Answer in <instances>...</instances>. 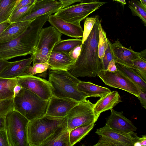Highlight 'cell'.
<instances>
[{
	"label": "cell",
	"instance_id": "6da1fadb",
	"mask_svg": "<svg viewBox=\"0 0 146 146\" xmlns=\"http://www.w3.org/2000/svg\"><path fill=\"white\" fill-rule=\"evenodd\" d=\"M96 21L88 36L82 44L80 53L75 62L67 69L76 77H96L102 69L98 54V25L101 21L96 15Z\"/></svg>",
	"mask_w": 146,
	"mask_h": 146
},
{
	"label": "cell",
	"instance_id": "7a4b0ae2",
	"mask_svg": "<svg viewBox=\"0 0 146 146\" xmlns=\"http://www.w3.org/2000/svg\"><path fill=\"white\" fill-rule=\"evenodd\" d=\"M50 15H46L36 17L20 36L8 42L0 43V59L7 60L33 54L40 31Z\"/></svg>",
	"mask_w": 146,
	"mask_h": 146
},
{
	"label": "cell",
	"instance_id": "3957f363",
	"mask_svg": "<svg viewBox=\"0 0 146 146\" xmlns=\"http://www.w3.org/2000/svg\"><path fill=\"white\" fill-rule=\"evenodd\" d=\"M48 81L51 86L52 96L68 98L80 102L88 96L79 91L78 85L81 81L68 70L48 69Z\"/></svg>",
	"mask_w": 146,
	"mask_h": 146
},
{
	"label": "cell",
	"instance_id": "277c9868",
	"mask_svg": "<svg viewBox=\"0 0 146 146\" xmlns=\"http://www.w3.org/2000/svg\"><path fill=\"white\" fill-rule=\"evenodd\" d=\"M49 100H43L31 91L22 88L13 98V110L30 121L45 115Z\"/></svg>",
	"mask_w": 146,
	"mask_h": 146
},
{
	"label": "cell",
	"instance_id": "5b68a950",
	"mask_svg": "<svg viewBox=\"0 0 146 146\" xmlns=\"http://www.w3.org/2000/svg\"><path fill=\"white\" fill-rule=\"evenodd\" d=\"M66 120V117L45 115L29 121L27 127L29 146H40Z\"/></svg>",
	"mask_w": 146,
	"mask_h": 146
},
{
	"label": "cell",
	"instance_id": "8992f818",
	"mask_svg": "<svg viewBox=\"0 0 146 146\" xmlns=\"http://www.w3.org/2000/svg\"><path fill=\"white\" fill-rule=\"evenodd\" d=\"M29 121L14 110L5 116V130L9 146H29L27 127Z\"/></svg>",
	"mask_w": 146,
	"mask_h": 146
},
{
	"label": "cell",
	"instance_id": "52a82bcc",
	"mask_svg": "<svg viewBox=\"0 0 146 146\" xmlns=\"http://www.w3.org/2000/svg\"><path fill=\"white\" fill-rule=\"evenodd\" d=\"M62 35L52 26L42 29L35 52L31 55L33 65L48 61L55 44L61 40Z\"/></svg>",
	"mask_w": 146,
	"mask_h": 146
},
{
	"label": "cell",
	"instance_id": "ba28073f",
	"mask_svg": "<svg viewBox=\"0 0 146 146\" xmlns=\"http://www.w3.org/2000/svg\"><path fill=\"white\" fill-rule=\"evenodd\" d=\"M94 104L86 100L79 102L70 110L66 116L69 132L81 125L95 123L98 118L94 113Z\"/></svg>",
	"mask_w": 146,
	"mask_h": 146
},
{
	"label": "cell",
	"instance_id": "9c48e42d",
	"mask_svg": "<svg viewBox=\"0 0 146 146\" xmlns=\"http://www.w3.org/2000/svg\"><path fill=\"white\" fill-rule=\"evenodd\" d=\"M106 3L98 1L90 3H80L61 8L54 15L68 22L80 24L81 21Z\"/></svg>",
	"mask_w": 146,
	"mask_h": 146
},
{
	"label": "cell",
	"instance_id": "30bf717a",
	"mask_svg": "<svg viewBox=\"0 0 146 146\" xmlns=\"http://www.w3.org/2000/svg\"><path fill=\"white\" fill-rule=\"evenodd\" d=\"M98 76L106 85L124 90L138 97L141 89L119 70L114 72L101 69Z\"/></svg>",
	"mask_w": 146,
	"mask_h": 146
},
{
	"label": "cell",
	"instance_id": "8fae6325",
	"mask_svg": "<svg viewBox=\"0 0 146 146\" xmlns=\"http://www.w3.org/2000/svg\"><path fill=\"white\" fill-rule=\"evenodd\" d=\"M18 84L23 88L36 94L44 100H49L52 96L51 86L48 81L35 75L26 74L17 78Z\"/></svg>",
	"mask_w": 146,
	"mask_h": 146
},
{
	"label": "cell",
	"instance_id": "7c38bea8",
	"mask_svg": "<svg viewBox=\"0 0 146 146\" xmlns=\"http://www.w3.org/2000/svg\"><path fill=\"white\" fill-rule=\"evenodd\" d=\"M79 102L68 98H59L52 96L45 115L65 117L70 110Z\"/></svg>",
	"mask_w": 146,
	"mask_h": 146
},
{
	"label": "cell",
	"instance_id": "4fadbf2b",
	"mask_svg": "<svg viewBox=\"0 0 146 146\" xmlns=\"http://www.w3.org/2000/svg\"><path fill=\"white\" fill-rule=\"evenodd\" d=\"M62 8L61 3L56 0H44L36 2L29 14L17 22L31 21L43 15H51Z\"/></svg>",
	"mask_w": 146,
	"mask_h": 146
},
{
	"label": "cell",
	"instance_id": "5bb4252c",
	"mask_svg": "<svg viewBox=\"0 0 146 146\" xmlns=\"http://www.w3.org/2000/svg\"><path fill=\"white\" fill-rule=\"evenodd\" d=\"M112 51L116 63L134 68L133 61L140 58L139 53L133 50L131 47L124 46L117 39L111 44Z\"/></svg>",
	"mask_w": 146,
	"mask_h": 146
},
{
	"label": "cell",
	"instance_id": "9a60e30c",
	"mask_svg": "<svg viewBox=\"0 0 146 146\" xmlns=\"http://www.w3.org/2000/svg\"><path fill=\"white\" fill-rule=\"evenodd\" d=\"M95 133L101 136L119 142L123 146H134V144L138 140L139 137L137 133L134 131L124 133L118 131L105 125L98 129Z\"/></svg>",
	"mask_w": 146,
	"mask_h": 146
},
{
	"label": "cell",
	"instance_id": "2e32d148",
	"mask_svg": "<svg viewBox=\"0 0 146 146\" xmlns=\"http://www.w3.org/2000/svg\"><path fill=\"white\" fill-rule=\"evenodd\" d=\"M48 21L61 34L76 38L82 37L83 30L80 24L68 22L54 15L49 16Z\"/></svg>",
	"mask_w": 146,
	"mask_h": 146
},
{
	"label": "cell",
	"instance_id": "e0dca14e",
	"mask_svg": "<svg viewBox=\"0 0 146 146\" xmlns=\"http://www.w3.org/2000/svg\"><path fill=\"white\" fill-rule=\"evenodd\" d=\"M108 117L105 125L115 130L128 133L136 130L137 128L131 121L123 114V111H117L113 108Z\"/></svg>",
	"mask_w": 146,
	"mask_h": 146
},
{
	"label": "cell",
	"instance_id": "ac0fdd59",
	"mask_svg": "<svg viewBox=\"0 0 146 146\" xmlns=\"http://www.w3.org/2000/svg\"><path fill=\"white\" fill-rule=\"evenodd\" d=\"M33 60V58L31 56L27 59L12 62L0 74V77L13 79L28 74L27 70Z\"/></svg>",
	"mask_w": 146,
	"mask_h": 146
},
{
	"label": "cell",
	"instance_id": "d6986e66",
	"mask_svg": "<svg viewBox=\"0 0 146 146\" xmlns=\"http://www.w3.org/2000/svg\"><path fill=\"white\" fill-rule=\"evenodd\" d=\"M40 146H71L66 120Z\"/></svg>",
	"mask_w": 146,
	"mask_h": 146
},
{
	"label": "cell",
	"instance_id": "ffe728a7",
	"mask_svg": "<svg viewBox=\"0 0 146 146\" xmlns=\"http://www.w3.org/2000/svg\"><path fill=\"white\" fill-rule=\"evenodd\" d=\"M122 101L120 96L117 91H111L101 97L94 104V113L98 118L102 112L113 108Z\"/></svg>",
	"mask_w": 146,
	"mask_h": 146
},
{
	"label": "cell",
	"instance_id": "44dd1931",
	"mask_svg": "<svg viewBox=\"0 0 146 146\" xmlns=\"http://www.w3.org/2000/svg\"><path fill=\"white\" fill-rule=\"evenodd\" d=\"M34 20L11 23L0 35V43L7 42L20 36L26 30Z\"/></svg>",
	"mask_w": 146,
	"mask_h": 146
},
{
	"label": "cell",
	"instance_id": "7402d4cb",
	"mask_svg": "<svg viewBox=\"0 0 146 146\" xmlns=\"http://www.w3.org/2000/svg\"><path fill=\"white\" fill-rule=\"evenodd\" d=\"M75 61L70 56L68 53L52 51L48 62L50 69L67 70L68 68Z\"/></svg>",
	"mask_w": 146,
	"mask_h": 146
},
{
	"label": "cell",
	"instance_id": "603a6c76",
	"mask_svg": "<svg viewBox=\"0 0 146 146\" xmlns=\"http://www.w3.org/2000/svg\"><path fill=\"white\" fill-rule=\"evenodd\" d=\"M78 90L86 94L88 97H101L110 92L108 88L94 84L90 82L80 81L78 85Z\"/></svg>",
	"mask_w": 146,
	"mask_h": 146
},
{
	"label": "cell",
	"instance_id": "cb8c5ba5",
	"mask_svg": "<svg viewBox=\"0 0 146 146\" xmlns=\"http://www.w3.org/2000/svg\"><path fill=\"white\" fill-rule=\"evenodd\" d=\"M117 69L136 84L141 90L146 92V81L134 69L116 63Z\"/></svg>",
	"mask_w": 146,
	"mask_h": 146
},
{
	"label": "cell",
	"instance_id": "d4e9b609",
	"mask_svg": "<svg viewBox=\"0 0 146 146\" xmlns=\"http://www.w3.org/2000/svg\"><path fill=\"white\" fill-rule=\"evenodd\" d=\"M95 123L83 125L72 129L69 132V139L71 146L80 142L93 128Z\"/></svg>",
	"mask_w": 146,
	"mask_h": 146
},
{
	"label": "cell",
	"instance_id": "484cf974",
	"mask_svg": "<svg viewBox=\"0 0 146 146\" xmlns=\"http://www.w3.org/2000/svg\"><path fill=\"white\" fill-rule=\"evenodd\" d=\"M18 84L17 78L9 79L0 77V100L13 98V89Z\"/></svg>",
	"mask_w": 146,
	"mask_h": 146
},
{
	"label": "cell",
	"instance_id": "4316f807",
	"mask_svg": "<svg viewBox=\"0 0 146 146\" xmlns=\"http://www.w3.org/2000/svg\"><path fill=\"white\" fill-rule=\"evenodd\" d=\"M82 44V40L78 38L60 40L54 46L52 51L68 53L76 46Z\"/></svg>",
	"mask_w": 146,
	"mask_h": 146
},
{
	"label": "cell",
	"instance_id": "83f0119b",
	"mask_svg": "<svg viewBox=\"0 0 146 146\" xmlns=\"http://www.w3.org/2000/svg\"><path fill=\"white\" fill-rule=\"evenodd\" d=\"M17 0H0V23L8 20Z\"/></svg>",
	"mask_w": 146,
	"mask_h": 146
},
{
	"label": "cell",
	"instance_id": "f1b7e54d",
	"mask_svg": "<svg viewBox=\"0 0 146 146\" xmlns=\"http://www.w3.org/2000/svg\"><path fill=\"white\" fill-rule=\"evenodd\" d=\"M128 7L133 15L139 17L146 26V7L137 0H131Z\"/></svg>",
	"mask_w": 146,
	"mask_h": 146
},
{
	"label": "cell",
	"instance_id": "f546056e",
	"mask_svg": "<svg viewBox=\"0 0 146 146\" xmlns=\"http://www.w3.org/2000/svg\"><path fill=\"white\" fill-rule=\"evenodd\" d=\"M98 54L99 58L102 61L105 52L108 48V38L106 32L101 25V22L98 25Z\"/></svg>",
	"mask_w": 146,
	"mask_h": 146
},
{
	"label": "cell",
	"instance_id": "4dcf8cb0",
	"mask_svg": "<svg viewBox=\"0 0 146 146\" xmlns=\"http://www.w3.org/2000/svg\"><path fill=\"white\" fill-rule=\"evenodd\" d=\"M34 4H29L13 12L8 20L12 23L17 22L19 19L24 17L29 14Z\"/></svg>",
	"mask_w": 146,
	"mask_h": 146
},
{
	"label": "cell",
	"instance_id": "1f68e13d",
	"mask_svg": "<svg viewBox=\"0 0 146 146\" xmlns=\"http://www.w3.org/2000/svg\"><path fill=\"white\" fill-rule=\"evenodd\" d=\"M48 61L44 63H36L33 66H29L27 70L28 74L34 75L37 74L44 73L49 68Z\"/></svg>",
	"mask_w": 146,
	"mask_h": 146
},
{
	"label": "cell",
	"instance_id": "d6a6232c",
	"mask_svg": "<svg viewBox=\"0 0 146 146\" xmlns=\"http://www.w3.org/2000/svg\"><path fill=\"white\" fill-rule=\"evenodd\" d=\"M96 21V16L86 18L84 25V29L82 37V44L86 40L91 32Z\"/></svg>",
	"mask_w": 146,
	"mask_h": 146
},
{
	"label": "cell",
	"instance_id": "836d02e7",
	"mask_svg": "<svg viewBox=\"0 0 146 146\" xmlns=\"http://www.w3.org/2000/svg\"><path fill=\"white\" fill-rule=\"evenodd\" d=\"M13 107V98L0 100V116H5Z\"/></svg>",
	"mask_w": 146,
	"mask_h": 146
},
{
	"label": "cell",
	"instance_id": "e575fe53",
	"mask_svg": "<svg viewBox=\"0 0 146 146\" xmlns=\"http://www.w3.org/2000/svg\"><path fill=\"white\" fill-rule=\"evenodd\" d=\"M132 62L135 69L146 81V60L139 58Z\"/></svg>",
	"mask_w": 146,
	"mask_h": 146
},
{
	"label": "cell",
	"instance_id": "d590c367",
	"mask_svg": "<svg viewBox=\"0 0 146 146\" xmlns=\"http://www.w3.org/2000/svg\"><path fill=\"white\" fill-rule=\"evenodd\" d=\"M108 47L105 51L104 54L102 62V69L107 70V66L110 62L112 59L114 60V57L112 51L111 44L108 39Z\"/></svg>",
	"mask_w": 146,
	"mask_h": 146
},
{
	"label": "cell",
	"instance_id": "8d00e7d4",
	"mask_svg": "<svg viewBox=\"0 0 146 146\" xmlns=\"http://www.w3.org/2000/svg\"><path fill=\"white\" fill-rule=\"evenodd\" d=\"M100 139L98 143L94 146H123L120 143L110 138L99 136Z\"/></svg>",
	"mask_w": 146,
	"mask_h": 146
},
{
	"label": "cell",
	"instance_id": "74e56055",
	"mask_svg": "<svg viewBox=\"0 0 146 146\" xmlns=\"http://www.w3.org/2000/svg\"><path fill=\"white\" fill-rule=\"evenodd\" d=\"M0 146H9L5 129L0 131Z\"/></svg>",
	"mask_w": 146,
	"mask_h": 146
},
{
	"label": "cell",
	"instance_id": "f35d334b",
	"mask_svg": "<svg viewBox=\"0 0 146 146\" xmlns=\"http://www.w3.org/2000/svg\"><path fill=\"white\" fill-rule=\"evenodd\" d=\"M82 44L76 46L68 53L70 56L75 61L77 59L80 55Z\"/></svg>",
	"mask_w": 146,
	"mask_h": 146
},
{
	"label": "cell",
	"instance_id": "ab89813d",
	"mask_svg": "<svg viewBox=\"0 0 146 146\" xmlns=\"http://www.w3.org/2000/svg\"><path fill=\"white\" fill-rule=\"evenodd\" d=\"M36 1V0H22L15 7L13 10L12 13L19 9L29 4L35 3Z\"/></svg>",
	"mask_w": 146,
	"mask_h": 146
},
{
	"label": "cell",
	"instance_id": "60d3db41",
	"mask_svg": "<svg viewBox=\"0 0 146 146\" xmlns=\"http://www.w3.org/2000/svg\"><path fill=\"white\" fill-rule=\"evenodd\" d=\"M61 4L62 8H66L75 3L81 2V0H58Z\"/></svg>",
	"mask_w": 146,
	"mask_h": 146
},
{
	"label": "cell",
	"instance_id": "b9f144b4",
	"mask_svg": "<svg viewBox=\"0 0 146 146\" xmlns=\"http://www.w3.org/2000/svg\"><path fill=\"white\" fill-rule=\"evenodd\" d=\"M146 92L142 91L140 92L137 98L140 101L141 106L146 109Z\"/></svg>",
	"mask_w": 146,
	"mask_h": 146
},
{
	"label": "cell",
	"instance_id": "7bdbcfd3",
	"mask_svg": "<svg viewBox=\"0 0 146 146\" xmlns=\"http://www.w3.org/2000/svg\"><path fill=\"white\" fill-rule=\"evenodd\" d=\"M11 63L12 62L7 60L0 59V74L3 70Z\"/></svg>",
	"mask_w": 146,
	"mask_h": 146
},
{
	"label": "cell",
	"instance_id": "ee69618b",
	"mask_svg": "<svg viewBox=\"0 0 146 146\" xmlns=\"http://www.w3.org/2000/svg\"><path fill=\"white\" fill-rule=\"evenodd\" d=\"M146 145V136L145 135H142V137H139L138 141L134 144V146Z\"/></svg>",
	"mask_w": 146,
	"mask_h": 146
},
{
	"label": "cell",
	"instance_id": "f6af8a7d",
	"mask_svg": "<svg viewBox=\"0 0 146 146\" xmlns=\"http://www.w3.org/2000/svg\"><path fill=\"white\" fill-rule=\"evenodd\" d=\"M107 70L114 72L117 70L116 66V62L114 59H112L109 62L107 66Z\"/></svg>",
	"mask_w": 146,
	"mask_h": 146
},
{
	"label": "cell",
	"instance_id": "bcb514c9",
	"mask_svg": "<svg viewBox=\"0 0 146 146\" xmlns=\"http://www.w3.org/2000/svg\"><path fill=\"white\" fill-rule=\"evenodd\" d=\"M11 23L8 20L0 23V35Z\"/></svg>",
	"mask_w": 146,
	"mask_h": 146
},
{
	"label": "cell",
	"instance_id": "7dc6e473",
	"mask_svg": "<svg viewBox=\"0 0 146 146\" xmlns=\"http://www.w3.org/2000/svg\"><path fill=\"white\" fill-rule=\"evenodd\" d=\"M5 129V116H0V131Z\"/></svg>",
	"mask_w": 146,
	"mask_h": 146
},
{
	"label": "cell",
	"instance_id": "c3c4849f",
	"mask_svg": "<svg viewBox=\"0 0 146 146\" xmlns=\"http://www.w3.org/2000/svg\"><path fill=\"white\" fill-rule=\"evenodd\" d=\"M22 88V86L18 84L15 86L13 89L14 98L18 94Z\"/></svg>",
	"mask_w": 146,
	"mask_h": 146
},
{
	"label": "cell",
	"instance_id": "681fc988",
	"mask_svg": "<svg viewBox=\"0 0 146 146\" xmlns=\"http://www.w3.org/2000/svg\"><path fill=\"white\" fill-rule=\"evenodd\" d=\"M146 49L139 52L140 57L141 58L146 60Z\"/></svg>",
	"mask_w": 146,
	"mask_h": 146
},
{
	"label": "cell",
	"instance_id": "f907efd6",
	"mask_svg": "<svg viewBox=\"0 0 146 146\" xmlns=\"http://www.w3.org/2000/svg\"><path fill=\"white\" fill-rule=\"evenodd\" d=\"M98 1V0H81V3H87L96 2Z\"/></svg>",
	"mask_w": 146,
	"mask_h": 146
},
{
	"label": "cell",
	"instance_id": "816d5d0a",
	"mask_svg": "<svg viewBox=\"0 0 146 146\" xmlns=\"http://www.w3.org/2000/svg\"><path fill=\"white\" fill-rule=\"evenodd\" d=\"M114 1H117L120 3L123 6L126 4L125 0H114Z\"/></svg>",
	"mask_w": 146,
	"mask_h": 146
},
{
	"label": "cell",
	"instance_id": "f5cc1de1",
	"mask_svg": "<svg viewBox=\"0 0 146 146\" xmlns=\"http://www.w3.org/2000/svg\"><path fill=\"white\" fill-rule=\"evenodd\" d=\"M140 2L145 7H146V0H140Z\"/></svg>",
	"mask_w": 146,
	"mask_h": 146
},
{
	"label": "cell",
	"instance_id": "db71d44e",
	"mask_svg": "<svg viewBox=\"0 0 146 146\" xmlns=\"http://www.w3.org/2000/svg\"><path fill=\"white\" fill-rule=\"evenodd\" d=\"M22 0H17V1H16V3H15V6L14 7V8H15V7L19 3V2L21 1Z\"/></svg>",
	"mask_w": 146,
	"mask_h": 146
},
{
	"label": "cell",
	"instance_id": "11a10c76",
	"mask_svg": "<svg viewBox=\"0 0 146 146\" xmlns=\"http://www.w3.org/2000/svg\"><path fill=\"white\" fill-rule=\"evenodd\" d=\"M43 0H36V2L40 1H42Z\"/></svg>",
	"mask_w": 146,
	"mask_h": 146
}]
</instances>
